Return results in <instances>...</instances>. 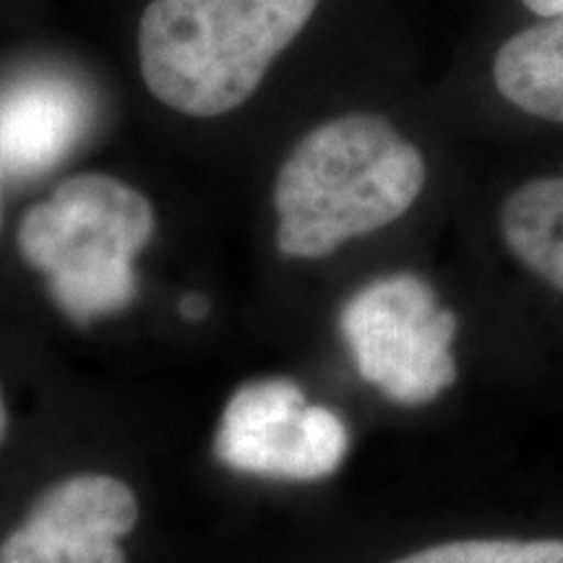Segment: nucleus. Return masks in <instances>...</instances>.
<instances>
[{
	"mask_svg": "<svg viewBox=\"0 0 563 563\" xmlns=\"http://www.w3.org/2000/svg\"><path fill=\"white\" fill-rule=\"evenodd\" d=\"M350 433L329 407L308 405L287 378L245 384L224 407L214 452L230 470L282 481H319L340 470Z\"/></svg>",
	"mask_w": 563,
	"mask_h": 563,
	"instance_id": "39448f33",
	"label": "nucleus"
},
{
	"mask_svg": "<svg viewBox=\"0 0 563 563\" xmlns=\"http://www.w3.org/2000/svg\"><path fill=\"white\" fill-rule=\"evenodd\" d=\"M525 9L532 11L538 19H551L563 13V0H522Z\"/></svg>",
	"mask_w": 563,
	"mask_h": 563,
	"instance_id": "9b49d317",
	"label": "nucleus"
},
{
	"mask_svg": "<svg viewBox=\"0 0 563 563\" xmlns=\"http://www.w3.org/2000/svg\"><path fill=\"white\" fill-rule=\"evenodd\" d=\"M493 84L517 110L563 123V13L506 40L493 58Z\"/></svg>",
	"mask_w": 563,
	"mask_h": 563,
	"instance_id": "6e6552de",
	"label": "nucleus"
},
{
	"mask_svg": "<svg viewBox=\"0 0 563 563\" xmlns=\"http://www.w3.org/2000/svg\"><path fill=\"white\" fill-rule=\"evenodd\" d=\"M139 522L136 493L110 475L47 488L0 543V563H129L121 540Z\"/></svg>",
	"mask_w": 563,
	"mask_h": 563,
	"instance_id": "423d86ee",
	"label": "nucleus"
},
{
	"mask_svg": "<svg viewBox=\"0 0 563 563\" xmlns=\"http://www.w3.org/2000/svg\"><path fill=\"white\" fill-rule=\"evenodd\" d=\"M428 180L412 141L376 112H344L302 136L274 180L277 249L323 258L340 245L389 228Z\"/></svg>",
	"mask_w": 563,
	"mask_h": 563,
	"instance_id": "f257e3e1",
	"label": "nucleus"
},
{
	"mask_svg": "<svg viewBox=\"0 0 563 563\" xmlns=\"http://www.w3.org/2000/svg\"><path fill=\"white\" fill-rule=\"evenodd\" d=\"M394 563H563V540H454Z\"/></svg>",
	"mask_w": 563,
	"mask_h": 563,
	"instance_id": "9d476101",
	"label": "nucleus"
},
{
	"mask_svg": "<svg viewBox=\"0 0 563 563\" xmlns=\"http://www.w3.org/2000/svg\"><path fill=\"white\" fill-rule=\"evenodd\" d=\"M157 230L152 201L108 173L66 178L21 217L19 251L45 274L53 300L87 323L129 308L136 298L133 262Z\"/></svg>",
	"mask_w": 563,
	"mask_h": 563,
	"instance_id": "7ed1b4c3",
	"label": "nucleus"
},
{
	"mask_svg": "<svg viewBox=\"0 0 563 563\" xmlns=\"http://www.w3.org/2000/svg\"><path fill=\"white\" fill-rule=\"evenodd\" d=\"M91 121V102L76 81L30 74L0 89V167L32 178L76 150Z\"/></svg>",
	"mask_w": 563,
	"mask_h": 563,
	"instance_id": "0eeeda50",
	"label": "nucleus"
},
{
	"mask_svg": "<svg viewBox=\"0 0 563 563\" xmlns=\"http://www.w3.org/2000/svg\"><path fill=\"white\" fill-rule=\"evenodd\" d=\"M344 342L363 382L397 405H426L456 382V316L415 274L365 285L344 306Z\"/></svg>",
	"mask_w": 563,
	"mask_h": 563,
	"instance_id": "20e7f679",
	"label": "nucleus"
},
{
	"mask_svg": "<svg viewBox=\"0 0 563 563\" xmlns=\"http://www.w3.org/2000/svg\"><path fill=\"white\" fill-rule=\"evenodd\" d=\"M498 224L514 258L563 292V175L522 183L506 196Z\"/></svg>",
	"mask_w": 563,
	"mask_h": 563,
	"instance_id": "1a4fd4ad",
	"label": "nucleus"
},
{
	"mask_svg": "<svg viewBox=\"0 0 563 563\" xmlns=\"http://www.w3.org/2000/svg\"><path fill=\"white\" fill-rule=\"evenodd\" d=\"M321 0H152L139 19V70L154 100L220 118L256 95Z\"/></svg>",
	"mask_w": 563,
	"mask_h": 563,
	"instance_id": "f03ea898",
	"label": "nucleus"
},
{
	"mask_svg": "<svg viewBox=\"0 0 563 563\" xmlns=\"http://www.w3.org/2000/svg\"><path fill=\"white\" fill-rule=\"evenodd\" d=\"M5 433H9V407H5L3 389H0V443L5 441Z\"/></svg>",
	"mask_w": 563,
	"mask_h": 563,
	"instance_id": "ddd939ff",
	"label": "nucleus"
},
{
	"mask_svg": "<svg viewBox=\"0 0 563 563\" xmlns=\"http://www.w3.org/2000/svg\"><path fill=\"white\" fill-rule=\"evenodd\" d=\"M3 167H0V228H3Z\"/></svg>",
	"mask_w": 563,
	"mask_h": 563,
	"instance_id": "4468645a",
	"label": "nucleus"
},
{
	"mask_svg": "<svg viewBox=\"0 0 563 563\" xmlns=\"http://www.w3.org/2000/svg\"><path fill=\"white\" fill-rule=\"evenodd\" d=\"M180 313L191 321L203 319V316H207V300H203L201 295H188V298L180 302Z\"/></svg>",
	"mask_w": 563,
	"mask_h": 563,
	"instance_id": "f8f14e48",
	"label": "nucleus"
}]
</instances>
